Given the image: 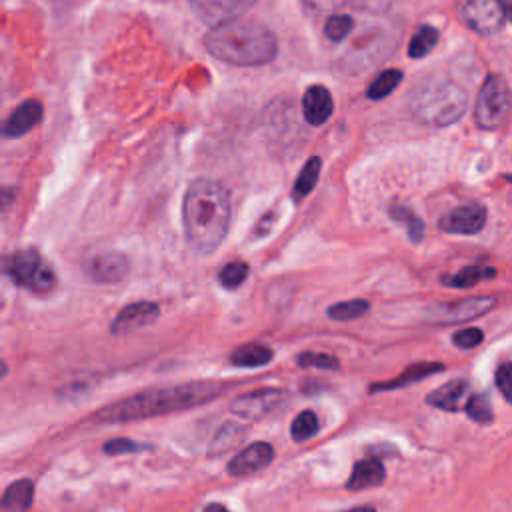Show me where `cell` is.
<instances>
[{
    "instance_id": "6da1fadb",
    "label": "cell",
    "mask_w": 512,
    "mask_h": 512,
    "mask_svg": "<svg viewBox=\"0 0 512 512\" xmlns=\"http://www.w3.org/2000/svg\"><path fill=\"white\" fill-rule=\"evenodd\" d=\"M230 214V194L220 182L208 178L194 180L182 204L184 236L190 250L198 254L214 252L226 238Z\"/></svg>"
},
{
    "instance_id": "7a4b0ae2",
    "label": "cell",
    "mask_w": 512,
    "mask_h": 512,
    "mask_svg": "<svg viewBox=\"0 0 512 512\" xmlns=\"http://www.w3.org/2000/svg\"><path fill=\"white\" fill-rule=\"evenodd\" d=\"M224 392L222 382L198 380L164 388L140 390L124 400L100 408L94 416L102 422H130L206 404Z\"/></svg>"
},
{
    "instance_id": "3957f363",
    "label": "cell",
    "mask_w": 512,
    "mask_h": 512,
    "mask_svg": "<svg viewBox=\"0 0 512 512\" xmlns=\"http://www.w3.org/2000/svg\"><path fill=\"white\" fill-rule=\"evenodd\" d=\"M206 50L232 66H262L274 60L278 42L272 30L250 20H230L212 26L204 38Z\"/></svg>"
},
{
    "instance_id": "277c9868",
    "label": "cell",
    "mask_w": 512,
    "mask_h": 512,
    "mask_svg": "<svg viewBox=\"0 0 512 512\" xmlns=\"http://www.w3.org/2000/svg\"><path fill=\"white\" fill-rule=\"evenodd\" d=\"M468 104L464 88L442 76H430L422 80L408 94L410 114L428 126H448L460 120Z\"/></svg>"
},
{
    "instance_id": "5b68a950",
    "label": "cell",
    "mask_w": 512,
    "mask_h": 512,
    "mask_svg": "<svg viewBox=\"0 0 512 512\" xmlns=\"http://www.w3.org/2000/svg\"><path fill=\"white\" fill-rule=\"evenodd\" d=\"M0 272L6 274L16 286L36 294H48L56 286V272L34 248L0 254Z\"/></svg>"
},
{
    "instance_id": "8992f818",
    "label": "cell",
    "mask_w": 512,
    "mask_h": 512,
    "mask_svg": "<svg viewBox=\"0 0 512 512\" xmlns=\"http://www.w3.org/2000/svg\"><path fill=\"white\" fill-rule=\"evenodd\" d=\"M508 104H510V92H508L506 80L498 74H490L478 92L476 110H474L476 124L484 130L498 128L508 114Z\"/></svg>"
},
{
    "instance_id": "52a82bcc",
    "label": "cell",
    "mask_w": 512,
    "mask_h": 512,
    "mask_svg": "<svg viewBox=\"0 0 512 512\" xmlns=\"http://www.w3.org/2000/svg\"><path fill=\"white\" fill-rule=\"evenodd\" d=\"M496 304L498 300L494 296H472L458 302L436 304L426 312V318L434 324H458L490 312Z\"/></svg>"
},
{
    "instance_id": "ba28073f",
    "label": "cell",
    "mask_w": 512,
    "mask_h": 512,
    "mask_svg": "<svg viewBox=\"0 0 512 512\" xmlns=\"http://www.w3.org/2000/svg\"><path fill=\"white\" fill-rule=\"evenodd\" d=\"M462 18L474 32L492 36L504 28L508 12L500 0H468L462 6Z\"/></svg>"
},
{
    "instance_id": "9c48e42d",
    "label": "cell",
    "mask_w": 512,
    "mask_h": 512,
    "mask_svg": "<svg viewBox=\"0 0 512 512\" xmlns=\"http://www.w3.org/2000/svg\"><path fill=\"white\" fill-rule=\"evenodd\" d=\"M288 398V392L282 388H262V390H254L248 394L238 396L230 410L246 420H260L266 414L274 412L276 408H280Z\"/></svg>"
},
{
    "instance_id": "30bf717a",
    "label": "cell",
    "mask_w": 512,
    "mask_h": 512,
    "mask_svg": "<svg viewBox=\"0 0 512 512\" xmlns=\"http://www.w3.org/2000/svg\"><path fill=\"white\" fill-rule=\"evenodd\" d=\"M256 2L258 0H188L192 12L210 26L238 20Z\"/></svg>"
},
{
    "instance_id": "8fae6325",
    "label": "cell",
    "mask_w": 512,
    "mask_h": 512,
    "mask_svg": "<svg viewBox=\"0 0 512 512\" xmlns=\"http://www.w3.org/2000/svg\"><path fill=\"white\" fill-rule=\"evenodd\" d=\"M486 224V206L480 202L462 204L448 214H444L438 222L442 232L448 234H478Z\"/></svg>"
},
{
    "instance_id": "7c38bea8",
    "label": "cell",
    "mask_w": 512,
    "mask_h": 512,
    "mask_svg": "<svg viewBox=\"0 0 512 512\" xmlns=\"http://www.w3.org/2000/svg\"><path fill=\"white\" fill-rule=\"evenodd\" d=\"M158 316H160L158 304L148 302V300L132 302V304L124 306V308L118 312V316L114 318V322H112V326H110V332L116 334V336H122V334L134 332V330H138V328H144V326L156 322Z\"/></svg>"
},
{
    "instance_id": "4fadbf2b",
    "label": "cell",
    "mask_w": 512,
    "mask_h": 512,
    "mask_svg": "<svg viewBox=\"0 0 512 512\" xmlns=\"http://www.w3.org/2000/svg\"><path fill=\"white\" fill-rule=\"evenodd\" d=\"M42 114H44V108L38 100H24L0 124V136L2 138H20V136L28 134L34 126L40 124Z\"/></svg>"
},
{
    "instance_id": "5bb4252c",
    "label": "cell",
    "mask_w": 512,
    "mask_h": 512,
    "mask_svg": "<svg viewBox=\"0 0 512 512\" xmlns=\"http://www.w3.org/2000/svg\"><path fill=\"white\" fill-rule=\"evenodd\" d=\"M274 458V448L268 442H254L240 450L230 462H228V474L230 476H248L262 468H266Z\"/></svg>"
},
{
    "instance_id": "9a60e30c",
    "label": "cell",
    "mask_w": 512,
    "mask_h": 512,
    "mask_svg": "<svg viewBox=\"0 0 512 512\" xmlns=\"http://www.w3.org/2000/svg\"><path fill=\"white\" fill-rule=\"evenodd\" d=\"M128 268H130L128 258L120 252H104V254L92 256L86 262V274L94 282H102V284L120 282L128 274Z\"/></svg>"
},
{
    "instance_id": "2e32d148",
    "label": "cell",
    "mask_w": 512,
    "mask_h": 512,
    "mask_svg": "<svg viewBox=\"0 0 512 512\" xmlns=\"http://www.w3.org/2000/svg\"><path fill=\"white\" fill-rule=\"evenodd\" d=\"M334 110V100L332 94L326 86L322 84H312L304 96H302V114L304 120L312 126H320L324 124Z\"/></svg>"
},
{
    "instance_id": "e0dca14e",
    "label": "cell",
    "mask_w": 512,
    "mask_h": 512,
    "mask_svg": "<svg viewBox=\"0 0 512 512\" xmlns=\"http://www.w3.org/2000/svg\"><path fill=\"white\" fill-rule=\"evenodd\" d=\"M470 394L472 392H470V386L466 380H450L448 384L426 394V402L430 406L446 410V412H460V410H464V404Z\"/></svg>"
},
{
    "instance_id": "ac0fdd59",
    "label": "cell",
    "mask_w": 512,
    "mask_h": 512,
    "mask_svg": "<svg viewBox=\"0 0 512 512\" xmlns=\"http://www.w3.org/2000/svg\"><path fill=\"white\" fill-rule=\"evenodd\" d=\"M386 478V468L378 458H364L358 460L348 476L346 488L348 490H366V488H374L380 486Z\"/></svg>"
},
{
    "instance_id": "d6986e66",
    "label": "cell",
    "mask_w": 512,
    "mask_h": 512,
    "mask_svg": "<svg viewBox=\"0 0 512 512\" xmlns=\"http://www.w3.org/2000/svg\"><path fill=\"white\" fill-rule=\"evenodd\" d=\"M444 366L440 362H418V364H410L408 368H404V372L392 380L386 382H374L370 386V392H380V390H396V388H404L408 384H414L418 380H424L430 374L442 372Z\"/></svg>"
},
{
    "instance_id": "ffe728a7",
    "label": "cell",
    "mask_w": 512,
    "mask_h": 512,
    "mask_svg": "<svg viewBox=\"0 0 512 512\" xmlns=\"http://www.w3.org/2000/svg\"><path fill=\"white\" fill-rule=\"evenodd\" d=\"M34 500V484L30 478L12 482L0 498V512H28Z\"/></svg>"
},
{
    "instance_id": "44dd1931",
    "label": "cell",
    "mask_w": 512,
    "mask_h": 512,
    "mask_svg": "<svg viewBox=\"0 0 512 512\" xmlns=\"http://www.w3.org/2000/svg\"><path fill=\"white\" fill-rule=\"evenodd\" d=\"M272 358H274V352L268 346L258 342L242 344L230 354V362L238 368H260L272 362Z\"/></svg>"
},
{
    "instance_id": "7402d4cb",
    "label": "cell",
    "mask_w": 512,
    "mask_h": 512,
    "mask_svg": "<svg viewBox=\"0 0 512 512\" xmlns=\"http://www.w3.org/2000/svg\"><path fill=\"white\" fill-rule=\"evenodd\" d=\"M494 276H496V268L486 266V264H472V266L458 270L456 274L442 276V282L450 288H470V286H474L482 280H490Z\"/></svg>"
},
{
    "instance_id": "603a6c76",
    "label": "cell",
    "mask_w": 512,
    "mask_h": 512,
    "mask_svg": "<svg viewBox=\"0 0 512 512\" xmlns=\"http://www.w3.org/2000/svg\"><path fill=\"white\" fill-rule=\"evenodd\" d=\"M320 168H322V160L318 156H312L308 158V162L302 166L298 178H296V184L292 188V198L298 202L302 200L304 196H308L314 186H316V180L320 176Z\"/></svg>"
},
{
    "instance_id": "cb8c5ba5",
    "label": "cell",
    "mask_w": 512,
    "mask_h": 512,
    "mask_svg": "<svg viewBox=\"0 0 512 512\" xmlns=\"http://www.w3.org/2000/svg\"><path fill=\"white\" fill-rule=\"evenodd\" d=\"M402 78H404V74L398 68H388V70L380 72L370 82V86L366 88V96L370 100H382V98L390 96L396 90V86L402 82Z\"/></svg>"
},
{
    "instance_id": "d4e9b609",
    "label": "cell",
    "mask_w": 512,
    "mask_h": 512,
    "mask_svg": "<svg viewBox=\"0 0 512 512\" xmlns=\"http://www.w3.org/2000/svg\"><path fill=\"white\" fill-rule=\"evenodd\" d=\"M368 310H370V302L362 300V298H356V300H346V302L332 304L326 310V314H328V318H332L336 322H350V320L362 318Z\"/></svg>"
},
{
    "instance_id": "484cf974",
    "label": "cell",
    "mask_w": 512,
    "mask_h": 512,
    "mask_svg": "<svg viewBox=\"0 0 512 512\" xmlns=\"http://www.w3.org/2000/svg\"><path fill=\"white\" fill-rule=\"evenodd\" d=\"M392 218L404 226L410 242H420L424 238V222L408 206H392Z\"/></svg>"
},
{
    "instance_id": "4316f807",
    "label": "cell",
    "mask_w": 512,
    "mask_h": 512,
    "mask_svg": "<svg viewBox=\"0 0 512 512\" xmlns=\"http://www.w3.org/2000/svg\"><path fill=\"white\" fill-rule=\"evenodd\" d=\"M464 412L476 424H490L494 420V412H492V406H490V400L486 394L472 392L464 404Z\"/></svg>"
},
{
    "instance_id": "83f0119b",
    "label": "cell",
    "mask_w": 512,
    "mask_h": 512,
    "mask_svg": "<svg viewBox=\"0 0 512 512\" xmlns=\"http://www.w3.org/2000/svg\"><path fill=\"white\" fill-rule=\"evenodd\" d=\"M438 42V30L432 26H420L408 44L410 58H424Z\"/></svg>"
},
{
    "instance_id": "f1b7e54d",
    "label": "cell",
    "mask_w": 512,
    "mask_h": 512,
    "mask_svg": "<svg viewBox=\"0 0 512 512\" xmlns=\"http://www.w3.org/2000/svg\"><path fill=\"white\" fill-rule=\"evenodd\" d=\"M318 432V416L312 410H304L300 414H296V418L292 420L290 426V434L296 442H304L308 438H312Z\"/></svg>"
},
{
    "instance_id": "f546056e",
    "label": "cell",
    "mask_w": 512,
    "mask_h": 512,
    "mask_svg": "<svg viewBox=\"0 0 512 512\" xmlns=\"http://www.w3.org/2000/svg\"><path fill=\"white\" fill-rule=\"evenodd\" d=\"M352 26H354L352 16L334 12V14L328 16V20H326V24H324V34H326L328 40L340 42V40H344V38L352 32Z\"/></svg>"
},
{
    "instance_id": "4dcf8cb0",
    "label": "cell",
    "mask_w": 512,
    "mask_h": 512,
    "mask_svg": "<svg viewBox=\"0 0 512 512\" xmlns=\"http://www.w3.org/2000/svg\"><path fill=\"white\" fill-rule=\"evenodd\" d=\"M248 272H250V268H248L246 262H230V264H226V266L220 270L218 280H220V284H222L224 288L234 290V288H238V286L246 280Z\"/></svg>"
},
{
    "instance_id": "1f68e13d",
    "label": "cell",
    "mask_w": 512,
    "mask_h": 512,
    "mask_svg": "<svg viewBox=\"0 0 512 512\" xmlns=\"http://www.w3.org/2000/svg\"><path fill=\"white\" fill-rule=\"evenodd\" d=\"M296 362L302 368H322V370H336L340 366L338 358L326 352H302Z\"/></svg>"
},
{
    "instance_id": "d6a6232c",
    "label": "cell",
    "mask_w": 512,
    "mask_h": 512,
    "mask_svg": "<svg viewBox=\"0 0 512 512\" xmlns=\"http://www.w3.org/2000/svg\"><path fill=\"white\" fill-rule=\"evenodd\" d=\"M482 340H484V332L480 328H462L452 336V342L462 350L476 348Z\"/></svg>"
},
{
    "instance_id": "836d02e7",
    "label": "cell",
    "mask_w": 512,
    "mask_h": 512,
    "mask_svg": "<svg viewBox=\"0 0 512 512\" xmlns=\"http://www.w3.org/2000/svg\"><path fill=\"white\" fill-rule=\"evenodd\" d=\"M144 448H146L144 444L130 440V438H114L104 444L106 454H128V452H140Z\"/></svg>"
},
{
    "instance_id": "e575fe53",
    "label": "cell",
    "mask_w": 512,
    "mask_h": 512,
    "mask_svg": "<svg viewBox=\"0 0 512 512\" xmlns=\"http://www.w3.org/2000/svg\"><path fill=\"white\" fill-rule=\"evenodd\" d=\"M346 0H302L304 8L312 14V16H330L336 12V8H340Z\"/></svg>"
},
{
    "instance_id": "d590c367",
    "label": "cell",
    "mask_w": 512,
    "mask_h": 512,
    "mask_svg": "<svg viewBox=\"0 0 512 512\" xmlns=\"http://www.w3.org/2000/svg\"><path fill=\"white\" fill-rule=\"evenodd\" d=\"M494 380H496V386H498V390L502 392L504 400H506V402H512V394H510V386H512V366H510V362L500 364V368H498L496 374H494Z\"/></svg>"
},
{
    "instance_id": "8d00e7d4",
    "label": "cell",
    "mask_w": 512,
    "mask_h": 512,
    "mask_svg": "<svg viewBox=\"0 0 512 512\" xmlns=\"http://www.w3.org/2000/svg\"><path fill=\"white\" fill-rule=\"evenodd\" d=\"M14 196H16V190H12V188H0V210L6 208L8 204H12Z\"/></svg>"
},
{
    "instance_id": "74e56055",
    "label": "cell",
    "mask_w": 512,
    "mask_h": 512,
    "mask_svg": "<svg viewBox=\"0 0 512 512\" xmlns=\"http://www.w3.org/2000/svg\"><path fill=\"white\" fill-rule=\"evenodd\" d=\"M202 512H228V508L222 506V504H218V502H210V504L204 506Z\"/></svg>"
},
{
    "instance_id": "f35d334b",
    "label": "cell",
    "mask_w": 512,
    "mask_h": 512,
    "mask_svg": "<svg viewBox=\"0 0 512 512\" xmlns=\"http://www.w3.org/2000/svg\"><path fill=\"white\" fill-rule=\"evenodd\" d=\"M344 512H376L372 506H356V508H350V510H344Z\"/></svg>"
},
{
    "instance_id": "ab89813d",
    "label": "cell",
    "mask_w": 512,
    "mask_h": 512,
    "mask_svg": "<svg viewBox=\"0 0 512 512\" xmlns=\"http://www.w3.org/2000/svg\"><path fill=\"white\" fill-rule=\"evenodd\" d=\"M6 372H8V366L0 360V378H4V376H6Z\"/></svg>"
},
{
    "instance_id": "60d3db41",
    "label": "cell",
    "mask_w": 512,
    "mask_h": 512,
    "mask_svg": "<svg viewBox=\"0 0 512 512\" xmlns=\"http://www.w3.org/2000/svg\"><path fill=\"white\" fill-rule=\"evenodd\" d=\"M500 2H502V6L506 8V12H510V2H512V0H500Z\"/></svg>"
}]
</instances>
